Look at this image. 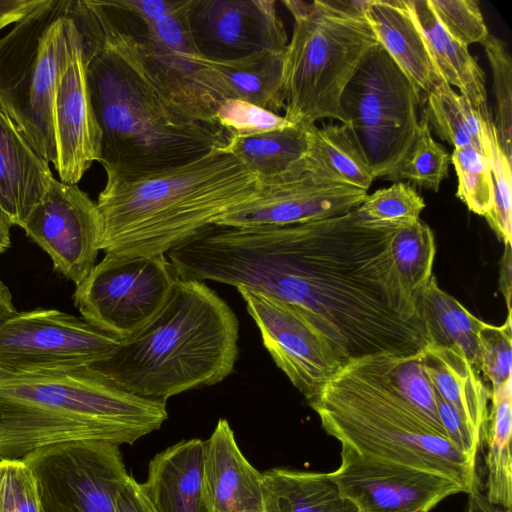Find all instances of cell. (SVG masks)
I'll return each mask as SVG.
<instances>
[{
  "instance_id": "6da1fadb",
  "label": "cell",
  "mask_w": 512,
  "mask_h": 512,
  "mask_svg": "<svg viewBox=\"0 0 512 512\" xmlns=\"http://www.w3.org/2000/svg\"><path fill=\"white\" fill-rule=\"evenodd\" d=\"M399 227L366 222L356 209L283 226L211 224L167 256L182 279L247 288L291 306L345 365L430 344L417 297L392 256Z\"/></svg>"
},
{
  "instance_id": "7a4b0ae2",
  "label": "cell",
  "mask_w": 512,
  "mask_h": 512,
  "mask_svg": "<svg viewBox=\"0 0 512 512\" xmlns=\"http://www.w3.org/2000/svg\"><path fill=\"white\" fill-rule=\"evenodd\" d=\"M72 16L82 36L106 182L151 178L227 145L222 127L189 117L163 96L113 1L73 0Z\"/></svg>"
},
{
  "instance_id": "3957f363",
  "label": "cell",
  "mask_w": 512,
  "mask_h": 512,
  "mask_svg": "<svg viewBox=\"0 0 512 512\" xmlns=\"http://www.w3.org/2000/svg\"><path fill=\"white\" fill-rule=\"evenodd\" d=\"M167 418L166 401L123 391L89 367L0 374V459L70 442L133 445Z\"/></svg>"
},
{
  "instance_id": "277c9868",
  "label": "cell",
  "mask_w": 512,
  "mask_h": 512,
  "mask_svg": "<svg viewBox=\"0 0 512 512\" xmlns=\"http://www.w3.org/2000/svg\"><path fill=\"white\" fill-rule=\"evenodd\" d=\"M238 338L229 305L204 282L179 278L146 326L88 367L123 391L166 401L229 376Z\"/></svg>"
},
{
  "instance_id": "5b68a950",
  "label": "cell",
  "mask_w": 512,
  "mask_h": 512,
  "mask_svg": "<svg viewBox=\"0 0 512 512\" xmlns=\"http://www.w3.org/2000/svg\"><path fill=\"white\" fill-rule=\"evenodd\" d=\"M258 191V178L226 146L151 178L106 182L96 202L101 250L129 257L166 254Z\"/></svg>"
},
{
  "instance_id": "8992f818",
  "label": "cell",
  "mask_w": 512,
  "mask_h": 512,
  "mask_svg": "<svg viewBox=\"0 0 512 512\" xmlns=\"http://www.w3.org/2000/svg\"><path fill=\"white\" fill-rule=\"evenodd\" d=\"M308 404L341 446L444 475L467 494L478 488L476 461L393 388L375 355L348 361Z\"/></svg>"
},
{
  "instance_id": "52a82bcc",
  "label": "cell",
  "mask_w": 512,
  "mask_h": 512,
  "mask_svg": "<svg viewBox=\"0 0 512 512\" xmlns=\"http://www.w3.org/2000/svg\"><path fill=\"white\" fill-rule=\"evenodd\" d=\"M293 18L283 60L284 117L293 125L323 119L346 124L342 93L380 43L364 8L367 0H284Z\"/></svg>"
},
{
  "instance_id": "ba28073f",
  "label": "cell",
  "mask_w": 512,
  "mask_h": 512,
  "mask_svg": "<svg viewBox=\"0 0 512 512\" xmlns=\"http://www.w3.org/2000/svg\"><path fill=\"white\" fill-rule=\"evenodd\" d=\"M79 35L72 0H43L0 38V108L54 168L53 98Z\"/></svg>"
},
{
  "instance_id": "9c48e42d",
  "label": "cell",
  "mask_w": 512,
  "mask_h": 512,
  "mask_svg": "<svg viewBox=\"0 0 512 512\" xmlns=\"http://www.w3.org/2000/svg\"><path fill=\"white\" fill-rule=\"evenodd\" d=\"M423 96L379 44L346 85L341 108L374 179L390 181L418 134Z\"/></svg>"
},
{
  "instance_id": "30bf717a",
  "label": "cell",
  "mask_w": 512,
  "mask_h": 512,
  "mask_svg": "<svg viewBox=\"0 0 512 512\" xmlns=\"http://www.w3.org/2000/svg\"><path fill=\"white\" fill-rule=\"evenodd\" d=\"M179 278L166 254H105L76 286L73 300L84 320L124 340L160 312Z\"/></svg>"
},
{
  "instance_id": "8fae6325",
  "label": "cell",
  "mask_w": 512,
  "mask_h": 512,
  "mask_svg": "<svg viewBox=\"0 0 512 512\" xmlns=\"http://www.w3.org/2000/svg\"><path fill=\"white\" fill-rule=\"evenodd\" d=\"M113 2L163 96L189 117L218 125L215 114L227 98L216 72L194 43L188 20L191 0H179L171 12L152 22L138 21Z\"/></svg>"
},
{
  "instance_id": "7c38bea8",
  "label": "cell",
  "mask_w": 512,
  "mask_h": 512,
  "mask_svg": "<svg viewBox=\"0 0 512 512\" xmlns=\"http://www.w3.org/2000/svg\"><path fill=\"white\" fill-rule=\"evenodd\" d=\"M121 341L57 309L16 311L0 324V374L88 367Z\"/></svg>"
},
{
  "instance_id": "4fadbf2b",
  "label": "cell",
  "mask_w": 512,
  "mask_h": 512,
  "mask_svg": "<svg viewBox=\"0 0 512 512\" xmlns=\"http://www.w3.org/2000/svg\"><path fill=\"white\" fill-rule=\"evenodd\" d=\"M119 447L70 442L24 458L36 477L42 512H116V493L129 475Z\"/></svg>"
},
{
  "instance_id": "5bb4252c",
  "label": "cell",
  "mask_w": 512,
  "mask_h": 512,
  "mask_svg": "<svg viewBox=\"0 0 512 512\" xmlns=\"http://www.w3.org/2000/svg\"><path fill=\"white\" fill-rule=\"evenodd\" d=\"M367 192L341 183L308 157L292 170L259 181L258 194L214 224L238 228L283 226L329 218L356 209Z\"/></svg>"
},
{
  "instance_id": "9a60e30c",
  "label": "cell",
  "mask_w": 512,
  "mask_h": 512,
  "mask_svg": "<svg viewBox=\"0 0 512 512\" xmlns=\"http://www.w3.org/2000/svg\"><path fill=\"white\" fill-rule=\"evenodd\" d=\"M22 229L48 254L54 269L76 286L96 264L103 222L96 202L77 185L53 177Z\"/></svg>"
},
{
  "instance_id": "2e32d148",
  "label": "cell",
  "mask_w": 512,
  "mask_h": 512,
  "mask_svg": "<svg viewBox=\"0 0 512 512\" xmlns=\"http://www.w3.org/2000/svg\"><path fill=\"white\" fill-rule=\"evenodd\" d=\"M236 289L273 361L310 403L344 363L294 308L260 292Z\"/></svg>"
},
{
  "instance_id": "e0dca14e",
  "label": "cell",
  "mask_w": 512,
  "mask_h": 512,
  "mask_svg": "<svg viewBox=\"0 0 512 512\" xmlns=\"http://www.w3.org/2000/svg\"><path fill=\"white\" fill-rule=\"evenodd\" d=\"M338 468L329 472L358 512H430L464 492L454 480L430 471L361 455L341 446Z\"/></svg>"
},
{
  "instance_id": "ac0fdd59",
  "label": "cell",
  "mask_w": 512,
  "mask_h": 512,
  "mask_svg": "<svg viewBox=\"0 0 512 512\" xmlns=\"http://www.w3.org/2000/svg\"><path fill=\"white\" fill-rule=\"evenodd\" d=\"M188 20L198 51L215 62L285 52L288 44L274 0H191Z\"/></svg>"
},
{
  "instance_id": "d6986e66",
  "label": "cell",
  "mask_w": 512,
  "mask_h": 512,
  "mask_svg": "<svg viewBox=\"0 0 512 512\" xmlns=\"http://www.w3.org/2000/svg\"><path fill=\"white\" fill-rule=\"evenodd\" d=\"M52 122L55 169L61 182L76 185L93 162L99 161L101 152V131L90 99L81 33L57 81Z\"/></svg>"
},
{
  "instance_id": "ffe728a7",
  "label": "cell",
  "mask_w": 512,
  "mask_h": 512,
  "mask_svg": "<svg viewBox=\"0 0 512 512\" xmlns=\"http://www.w3.org/2000/svg\"><path fill=\"white\" fill-rule=\"evenodd\" d=\"M204 479L211 512H266L263 472L241 452L225 419L204 441Z\"/></svg>"
},
{
  "instance_id": "44dd1931",
  "label": "cell",
  "mask_w": 512,
  "mask_h": 512,
  "mask_svg": "<svg viewBox=\"0 0 512 512\" xmlns=\"http://www.w3.org/2000/svg\"><path fill=\"white\" fill-rule=\"evenodd\" d=\"M52 178L49 163L0 108V217L22 228Z\"/></svg>"
},
{
  "instance_id": "7402d4cb",
  "label": "cell",
  "mask_w": 512,
  "mask_h": 512,
  "mask_svg": "<svg viewBox=\"0 0 512 512\" xmlns=\"http://www.w3.org/2000/svg\"><path fill=\"white\" fill-rule=\"evenodd\" d=\"M154 512H211L204 479V441H180L156 454L141 483Z\"/></svg>"
},
{
  "instance_id": "603a6c76",
  "label": "cell",
  "mask_w": 512,
  "mask_h": 512,
  "mask_svg": "<svg viewBox=\"0 0 512 512\" xmlns=\"http://www.w3.org/2000/svg\"><path fill=\"white\" fill-rule=\"evenodd\" d=\"M364 14L380 45L422 96L445 81L405 0H367Z\"/></svg>"
},
{
  "instance_id": "cb8c5ba5",
  "label": "cell",
  "mask_w": 512,
  "mask_h": 512,
  "mask_svg": "<svg viewBox=\"0 0 512 512\" xmlns=\"http://www.w3.org/2000/svg\"><path fill=\"white\" fill-rule=\"evenodd\" d=\"M421 361L434 389L459 412L483 448L490 392L479 372L458 350L433 343L421 350Z\"/></svg>"
},
{
  "instance_id": "d4e9b609",
  "label": "cell",
  "mask_w": 512,
  "mask_h": 512,
  "mask_svg": "<svg viewBox=\"0 0 512 512\" xmlns=\"http://www.w3.org/2000/svg\"><path fill=\"white\" fill-rule=\"evenodd\" d=\"M418 25L442 78L459 89L473 107L493 122L487 103L485 74L468 47L453 38L441 25L428 0H405Z\"/></svg>"
},
{
  "instance_id": "484cf974",
  "label": "cell",
  "mask_w": 512,
  "mask_h": 512,
  "mask_svg": "<svg viewBox=\"0 0 512 512\" xmlns=\"http://www.w3.org/2000/svg\"><path fill=\"white\" fill-rule=\"evenodd\" d=\"M263 491L266 512H358L329 473L272 468Z\"/></svg>"
},
{
  "instance_id": "4316f807",
  "label": "cell",
  "mask_w": 512,
  "mask_h": 512,
  "mask_svg": "<svg viewBox=\"0 0 512 512\" xmlns=\"http://www.w3.org/2000/svg\"><path fill=\"white\" fill-rule=\"evenodd\" d=\"M423 115L430 130L454 148L472 146L490 160L496 140L493 122L486 121L471 102L443 81L423 97Z\"/></svg>"
},
{
  "instance_id": "83f0119b",
  "label": "cell",
  "mask_w": 512,
  "mask_h": 512,
  "mask_svg": "<svg viewBox=\"0 0 512 512\" xmlns=\"http://www.w3.org/2000/svg\"><path fill=\"white\" fill-rule=\"evenodd\" d=\"M285 52L261 51L249 56L215 62L226 98H235L279 114L284 110L283 60Z\"/></svg>"
},
{
  "instance_id": "f1b7e54d",
  "label": "cell",
  "mask_w": 512,
  "mask_h": 512,
  "mask_svg": "<svg viewBox=\"0 0 512 512\" xmlns=\"http://www.w3.org/2000/svg\"><path fill=\"white\" fill-rule=\"evenodd\" d=\"M417 301L430 343L458 350L479 372V331L483 321L443 291L434 275Z\"/></svg>"
},
{
  "instance_id": "f546056e",
  "label": "cell",
  "mask_w": 512,
  "mask_h": 512,
  "mask_svg": "<svg viewBox=\"0 0 512 512\" xmlns=\"http://www.w3.org/2000/svg\"><path fill=\"white\" fill-rule=\"evenodd\" d=\"M308 127L302 124L255 135H229L226 148L257 178L292 170L308 155Z\"/></svg>"
},
{
  "instance_id": "4dcf8cb0",
  "label": "cell",
  "mask_w": 512,
  "mask_h": 512,
  "mask_svg": "<svg viewBox=\"0 0 512 512\" xmlns=\"http://www.w3.org/2000/svg\"><path fill=\"white\" fill-rule=\"evenodd\" d=\"M485 443L488 451L485 457L487 468L486 498L503 508L511 509L512 504V457H511V399L512 379L493 387Z\"/></svg>"
},
{
  "instance_id": "1f68e13d",
  "label": "cell",
  "mask_w": 512,
  "mask_h": 512,
  "mask_svg": "<svg viewBox=\"0 0 512 512\" xmlns=\"http://www.w3.org/2000/svg\"><path fill=\"white\" fill-rule=\"evenodd\" d=\"M308 159L335 180L368 191L374 178L346 127L324 123L308 127Z\"/></svg>"
},
{
  "instance_id": "d6a6232c",
  "label": "cell",
  "mask_w": 512,
  "mask_h": 512,
  "mask_svg": "<svg viewBox=\"0 0 512 512\" xmlns=\"http://www.w3.org/2000/svg\"><path fill=\"white\" fill-rule=\"evenodd\" d=\"M392 256L406 288L417 297L433 276V231L420 219L400 226L392 239Z\"/></svg>"
},
{
  "instance_id": "836d02e7",
  "label": "cell",
  "mask_w": 512,
  "mask_h": 512,
  "mask_svg": "<svg viewBox=\"0 0 512 512\" xmlns=\"http://www.w3.org/2000/svg\"><path fill=\"white\" fill-rule=\"evenodd\" d=\"M375 357L393 388L446 436L438 419L434 387L421 361V350L408 356L383 353Z\"/></svg>"
},
{
  "instance_id": "e575fe53",
  "label": "cell",
  "mask_w": 512,
  "mask_h": 512,
  "mask_svg": "<svg viewBox=\"0 0 512 512\" xmlns=\"http://www.w3.org/2000/svg\"><path fill=\"white\" fill-rule=\"evenodd\" d=\"M451 155L434 140L422 113L416 139L390 181L408 180L414 185L437 192L448 177Z\"/></svg>"
},
{
  "instance_id": "d590c367",
  "label": "cell",
  "mask_w": 512,
  "mask_h": 512,
  "mask_svg": "<svg viewBox=\"0 0 512 512\" xmlns=\"http://www.w3.org/2000/svg\"><path fill=\"white\" fill-rule=\"evenodd\" d=\"M425 206L423 198L411 185L397 181L367 194L356 212L369 223L402 226L419 220Z\"/></svg>"
},
{
  "instance_id": "8d00e7d4",
  "label": "cell",
  "mask_w": 512,
  "mask_h": 512,
  "mask_svg": "<svg viewBox=\"0 0 512 512\" xmlns=\"http://www.w3.org/2000/svg\"><path fill=\"white\" fill-rule=\"evenodd\" d=\"M458 178L456 196L468 209L485 216L492 207L493 182L489 160L476 148H454L451 155Z\"/></svg>"
},
{
  "instance_id": "74e56055",
  "label": "cell",
  "mask_w": 512,
  "mask_h": 512,
  "mask_svg": "<svg viewBox=\"0 0 512 512\" xmlns=\"http://www.w3.org/2000/svg\"><path fill=\"white\" fill-rule=\"evenodd\" d=\"M493 75L496 99L495 133L506 157L512 161V60L506 44L489 34L481 43Z\"/></svg>"
},
{
  "instance_id": "f35d334b",
  "label": "cell",
  "mask_w": 512,
  "mask_h": 512,
  "mask_svg": "<svg viewBox=\"0 0 512 512\" xmlns=\"http://www.w3.org/2000/svg\"><path fill=\"white\" fill-rule=\"evenodd\" d=\"M215 121L229 135H255L293 126L284 116L235 98L219 105Z\"/></svg>"
},
{
  "instance_id": "ab89813d",
  "label": "cell",
  "mask_w": 512,
  "mask_h": 512,
  "mask_svg": "<svg viewBox=\"0 0 512 512\" xmlns=\"http://www.w3.org/2000/svg\"><path fill=\"white\" fill-rule=\"evenodd\" d=\"M511 311L501 326L482 323L479 331V371L492 388L512 379Z\"/></svg>"
},
{
  "instance_id": "60d3db41",
  "label": "cell",
  "mask_w": 512,
  "mask_h": 512,
  "mask_svg": "<svg viewBox=\"0 0 512 512\" xmlns=\"http://www.w3.org/2000/svg\"><path fill=\"white\" fill-rule=\"evenodd\" d=\"M0 512H42L36 477L24 460L0 459Z\"/></svg>"
},
{
  "instance_id": "b9f144b4",
  "label": "cell",
  "mask_w": 512,
  "mask_h": 512,
  "mask_svg": "<svg viewBox=\"0 0 512 512\" xmlns=\"http://www.w3.org/2000/svg\"><path fill=\"white\" fill-rule=\"evenodd\" d=\"M442 27L467 47L490 34L476 0H428Z\"/></svg>"
},
{
  "instance_id": "7bdbcfd3",
  "label": "cell",
  "mask_w": 512,
  "mask_h": 512,
  "mask_svg": "<svg viewBox=\"0 0 512 512\" xmlns=\"http://www.w3.org/2000/svg\"><path fill=\"white\" fill-rule=\"evenodd\" d=\"M492 182V207L484 216L504 244H511L512 214V161L509 160L496 138L489 160Z\"/></svg>"
},
{
  "instance_id": "ee69618b",
  "label": "cell",
  "mask_w": 512,
  "mask_h": 512,
  "mask_svg": "<svg viewBox=\"0 0 512 512\" xmlns=\"http://www.w3.org/2000/svg\"><path fill=\"white\" fill-rule=\"evenodd\" d=\"M434 391L438 419L447 438L466 457L476 461L477 453L482 449L476 435L459 412Z\"/></svg>"
},
{
  "instance_id": "f6af8a7d",
  "label": "cell",
  "mask_w": 512,
  "mask_h": 512,
  "mask_svg": "<svg viewBox=\"0 0 512 512\" xmlns=\"http://www.w3.org/2000/svg\"><path fill=\"white\" fill-rule=\"evenodd\" d=\"M116 512H154L145 494L141 483L128 475L119 487L115 496Z\"/></svg>"
},
{
  "instance_id": "bcb514c9",
  "label": "cell",
  "mask_w": 512,
  "mask_h": 512,
  "mask_svg": "<svg viewBox=\"0 0 512 512\" xmlns=\"http://www.w3.org/2000/svg\"><path fill=\"white\" fill-rule=\"evenodd\" d=\"M43 0H0V30L16 24L38 7Z\"/></svg>"
},
{
  "instance_id": "7dc6e473",
  "label": "cell",
  "mask_w": 512,
  "mask_h": 512,
  "mask_svg": "<svg viewBox=\"0 0 512 512\" xmlns=\"http://www.w3.org/2000/svg\"><path fill=\"white\" fill-rule=\"evenodd\" d=\"M468 495L467 512H511L509 508H503L490 503L478 488Z\"/></svg>"
},
{
  "instance_id": "c3c4849f",
  "label": "cell",
  "mask_w": 512,
  "mask_h": 512,
  "mask_svg": "<svg viewBox=\"0 0 512 512\" xmlns=\"http://www.w3.org/2000/svg\"><path fill=\"white\" fill-rule=\"evenodd\" d=\"M505 247L506 249L502 259V264H504V266L501 267V272H504V274H501V281L504 280V282L501 283V288L507 301L508 311H511V244H505Z\"/></svg>"
},
{
  "instance_id": "681fc988",
  "label": "cell",
  "mask_w": 512,
  "mask_h": 512,
  "mask_svg": "<svg viewBox=\"0 0 512 512\" xmlns=\"http://www.w3.org/2000/svg\"><path fill=\"white\" fill-rule=\"evenodd\" d=\"M16 308L9 288L0 280V324L13 315Z\"/></svg>"
},
{
  "instance_id": "f907efd6",
  "label": "cell",
  "mask_w": 512,
  "mask_h": 512,
  "mask_svg": "<svg viewBox=\"0 0 512 512\" xmlns=\"http://www.w3.org/2000/svg\"><path fill=\"white\" fill-rule=\"evenodd\" d=\"M10 244V226L0 217V254L5 252Z\"/></svg>"
}]
</instances>
